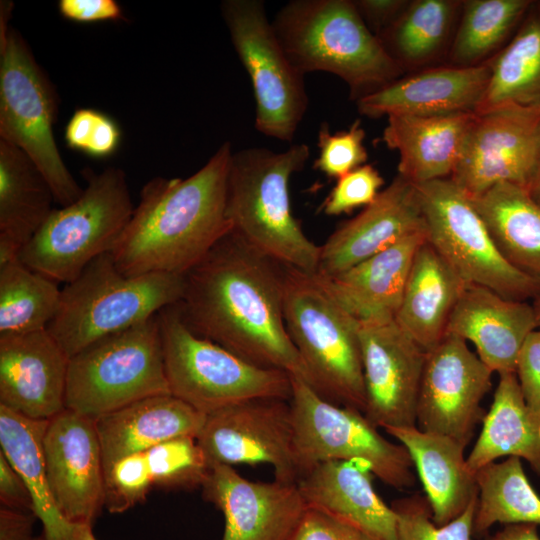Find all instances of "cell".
Listing matches in <instances>:
<instances>
[{
	"label": "cell",
	"mask_w": 540,
	"mask_h": 540,
	"mask_svg": "<svg viewBox=\"0 0 540 540\" xmlns=\"http://www.w3.org/2000/svg\"><path fill=\"white\" fill-rule=\"evenodd\" d=\"M184 278L177 307L193 333L307 382L284 320L285 265L230 231Z\"/></svg>",
	"instance_id": "6da1fadb"
},
{
	"label": "cell",
	"mask_w": 540,
	"mask_h": 540,
	"mask_svg": "<svg viewBox=\"0 0 540 540\" xmlns=\"http://www.w3.org/2000/svg\"><path fill=\"white\" fill-rule=\"evenodd\" d=\"M232 153L225 141L191 176L156 177L144 185L111 251L121 273L185 275L231 231L226 190Z\"/></svg>",
	"instance_id": "7a4b0ae2"
},
{
	"label": "cell",
	"mask_w": 540,
	"mask_h": 540,
	"mask_svg": "<svg viewBox=\"0 0 540 540\" xmlns=\"http://www.w3.org/2000/svg\"><path fill=\"white\" fill-rule=\"evenodd\" d=\"M271 23L300 73L339 77L355 101L405 74L363 22L353 0H292Z\"/></svg>",
	"instance_id": "3957f363"
},
{
	"label": "cell",
	"mask_w": 540,
	"mask_h": 540,
	"mask_svg": "<svg viewBox=\"0 0 540 540\" xmlns=\"http://www.w3.org/2000/svg\"><path fill=\"white\" fill-rule=\"evenodd\" d=\"M310 156L306 144H293L283 152L249 147L230 158L226 215L234 233L273 260L316 273L320 246L304 233L293 216L289 182Z\"/></svg>",
	"instance_id": "277c9868"
},
{
	"label": "cell",
	"mask_w": 540,
	"mask_h": 540,
	"mask_svg": "<svg viewBox=\"0 0 540 540\" xmlns=\"http://www.w3.org/2000/svg\"><path fill=\"white\" fill-rule=\"evenodd\" d=\"M284 320L307 383L326 400L364 413L360 322L316 273L285 265Z\"/></svg>",
	"instance_id": "5b68a950"
},
{
	"label": "cell",
	"mask_w": 540,
	"mask_h": 540,
	"mask_svg": "<svg viewBox=\"0 0 540 540\" xmlns=\"http://www.w3.org/2000/svg\"><path fill=\"white\" fill-rule=\"evenodd\" d=\"M184 286V275H124L107 252L64 285L58 312L46 329L70 358L178 303Z\"/></svg>",
	"instance_id": "8992f818"
},
{
	"label": "cell",
	"mask_w": 540,
	"mask_h": 540,
	"mask_svg": "<svg viewBox=\"0 0 540 540\" xmlns=\"http://www.w3.org/2000/svg\"><path fill=\"white\" fill-rule=\"evenodd\" d=\"M86 187L73 203L55 209L18 258L57 283H69L98 256L111 252L133 206L125 172L110 167L82 172Z\"/></svg>",
	"instance_id": "52a82bcc"
},
{
	"label": "cell",
	"mask_w": 540,
	"mask_h": 540,
	"mask_svg": "<svg viewBox=\"0 0 540 540\" xmlns=\"http://www.w3.org/2000/svg\"><path fill=\"white\" fill-rule=\"evenodd\" d=\"M170 394L203 414L253 398L290 400L291 375L254 365L193 333L177 303L158 313Z\"/></svg>",
	"instance_id": "ba28073f"
},
{
	"label": "cell",
	"mask_w": 540,
	"mask_h": 540,
	"mask_svg": "<svg viewBox=\"0 0 540 540\" xmlns=\"http://www.w3.org/2000/svg\"><path fill=\"white\" fill-rule=\"evenodd\" d=\"M162 394L170 391L158 314L93 342L69 359L66 408L93 419Z\"/></svg>",
	"instance_id": "9c48e42d"
},
{
	"label": "cell",
	"mask_w": 540,
	"mask_h": 540,
	"mask_svg": "<svg viewBox=\"0 0 540 540\" xmlns=\"http://www.w3.org/2000/svg\"><path fill=\"white\" fill-rule=\"evenodd\" d=\"M291 383L293 448L299 478L321 462L358 460L393 488L414 485V464L402 444L383 437L360 410L326 400L301 378L291 376Z\"/></svg>",
	"instance_id": "30bf717a"
},
{
	"label": "cell",
	"mask_w": 540,
	"mask_h": 540,
	"mask_svg": "<svg viewBox=\"0 0 540 540\" xmlns=\"http://www.w3.org/2000/svg\"><path fill=\"white\" fill-rule=\"evenodd\" d=\"M58 98L23 37L10 28L0 41V139L37 166L61 207L83 188L67 168L54 137Z\"/></svg>",
	"instance_id": "8fae6325"
},
{
	"label": "cell",
	"mask_w": 540,
	"mask_h": 540,
	"mask_svg": "<svg viewBox=\"0 0 540 540\" xmlns=\"http://www.w3.org/2000/svg\"><path fill=\"white\" fill-rule=\"evenodd\" d=\"M416 187L427 241L467 284L516 301L540 296V282L504 259L471 197L450 178Z\"/></svg>",
	"instance_id": "7c38bea8"
},
{
	"label": "cell",
	"mask_w": 540,
	"mask_h": 540,
	"mask_svg": "<svg viewBox=\"0 0 540 540\" xmlns=\"http://www.w3.org/2000/svg\"><path fill=\"white\" fill-rule=\"evenodd\" d=\"M221 14L255 99V128L291 142L309 104L304 75L289 60L261 0H224Z\"/></svg>",
	"instance_id": "4fadbf2b"
},
{
	"label": "cell",
	"mask_w": 540,
	"mask_h": 540,
	"mask_svg": "<svg viewBox=\"0 0 540 540\" xmlns=\"http://www.w3.org/2000/svg\"><path fill=\"white\" fill-rule=\"evenodd\" d=\"M290 400L274 397L236 402L205 415L196 440L213 464H269L275 480L297 483Z\"/></svg>",
	"instance_id": "5bb4252c"
},
{
	"label": "cell",
	"mask_w": 540,
	"mask_h": 540,
	"mask_svg": "<svg viewBox=\"0 0 540 540\" xmlns=\"http://www.w3.org/2000/svg\"><path fill=\"white\" fill-rule=\"evenodd\" d=\"M492 373L464 339L447 333L426 352L417 401L418 428L466 447L485 416L480 403L491 388Z\"/></svg>",
	"instance_id": "9a60e30c"
},
{
	"label": "cell",
	"mask_w": 540,
	"mask_h": 540,
	"mask_svg": "<svg viewBox=\"0 0 540 540\" xmlns=\"http://www.w3.org/2000/svg\"><path fill=\"white\" fill-rule=\"evenodd\" d=\"M540 106L503 105L475 114L450 179L475 198L499 183L527 188Z\"/></svg>",
	"instance_id": "2e32d148"
},
{
	"label": "cell",
	"mask_w": 540,
	"mask_h": 540,
	"mask_svg": "<svg viewBox=\"0 0 540 540\" xmlns=\"http://www.w3.org/2000/svg\"><path fill=\"white\" fill-rule=\"evenodd\" d=\"M360 325L364 415L378 428L416 426L426 351L394 320Z\"/></svg>",
	"instance_id": "e0dca14e"
},
{
	"label": "cell",
	"mask_w": 540,
	"mask_h": 540,
	"mask_svg": "<svg viewBox=\"0 0 540 540\" xmlns=\"http://www.w3.org/2000/svg\"><path fill=\"white\" fill-rule=\"evenodd\" d=\"M54 500L72 524H93L104 507L105 473L95 419L65 408L43 441Z\"/></svg>",
	"instance_id": "ac0fdd59"
},
{
	"label": "cell",
	"mask_w": 540,
	"mask_h": 540,
	"mask_svg": "<svg viewBox=\"0 0 540 540\" xmlns=\"http://www.w3.org/2000/svg\"><path fill=\"white\" fill-rule=\"evenodd\" d=\"M201 489L223 514L221 540H289L308 508L297 483L250 481L223 464L211 466Z\"/></svg>",
	"instance_id": "d6986e66"
},
{
	"label": "cell",
	"mask_w": 540,
	"mask_h": 540,
	"mask_svg": "<svg viewBox=\"0 0 540 540\" xmlns=\"http://www.w3.org/2000/svg\"><path fill=\"white\" fill-rule=\"evenodd\" d=\"M69 359L47 329L0 334V406L33 420L62 412Z\"/></svg>",
	"instance_id": "ffe728a7"
},
{
	"label": "cell",
	"mask_w": 540,
	"mask_h": 540,
	"mask_svg": "<svg viewBox=\"0 0 540 540\" xmlns=\"http://www.w3.org/2000/svg\"><path fill=\"white\" fill-rule=\"evenodd\" d=\"M418 190L400 175L320 246L317 274L338 275L407 236L424 230Z\"/></svg>",
	"instance_id": "44dd1931"
},
{
	"label": "cell",
	"mask_w": 540,
	"mask_h": 540,
	"mask_svg": "<svg viewBox=\"0 0 540 540\" xmlns=\"http://www.w3.org/2000/svg\"><path fill=\"white\" fill-rule=\"evenodd\" d=\"M490 75L488 62L470 67H428L360 98L356 106L361 115L369 118L476 113Z\"/></svg>",
	"instance_id": "7402d4cb"
},
{
	"label": "cell",
	"mask_w": 540,
	"mask_h": 540,
	"mask_svg": "<svg viewBox=\"0 0 540 540\" xmlns=\"http://www.w3.org/2000/svg\"><path fill=\"white\" fill-rule=\"evenodd\" d=\"M537 328L534 308L526 301L468 285L450 317L447 333L471 341L480 360L500 375L516 373L520 350Z\"/></svg>",
	"instance_id": "603a6c76"
},
{
	"label": "cell",
	"mask_w": 540,
	"mask_h": 540,
	"mask_svg": "<svg viewBox=\"0 0 540 540\" xmlns=\"http://www.w3.org/2000/svg\"><path fill=\"white\" fill-rule=\"evenodd\" d=\"M369 466L358 460L325 461L297 481L309 508L348 522L379 540H398L397 517L377 494Z\"/></svg>",
	"instance_id": "cb8c5ba5"
},
{
	"label": "cell",
	"mask_w": 540,
	"mask_h": 540,
	"mask_svg": "<svg viewBox=\"0 0 540 540\" xmlns=\"http://www.w3.org/2000/svg\"><path fill=\"white\" fill-rule=\"evenodd\" d=\"M475 114L388 116L382 141L399 154L398 175L415 185L450 178Z\"/></svg>",
	"instance_id": "d4e9b609"
},
{
	"label": "cell",
	"mask_w": 540,
	"mask_h": 540,
	"mask_svg": "<svg viewBox=\"0 0 540 540\" xmlns=\"http://www.w3.org/2000/svg\"><path fill=\"white\" fill-rule=\"evenodd\" d=\"M426 240L424 229L338 275L316 274L360 324L393 321L416 252Z\"/></svg>",
	"instance_id": "484cf974"
},
{
	"label": "cell",
	"mask_w": 540,
	"mask_h": 540,
	"mask_svg": "<svg viewBox=\"0 0 540 540\" xmlns=\"http://www.w3.org/2000/svg\"><path fill=\"white\" fill-rule=\"evenodd\" d=\"M205 414L171 394L147 397L95 419L104 473L120 458L164 441L196 437Z\"/></svg>",
	"instance_id": "4316f807"
},
{
	"label": "cell",
	"mask_w": 540,
	"mask_h": 540,
	"mask_svg": "<svg viewBox=\"0 0 540 540\" xmlns=\"http://www.w3.org/2000/svg\"><path fill=\"white\" fill-rule=\"evenodd\" d=\"M468 285L426 240L414 257L394 321L428 352L447 334Z\"/></svg>",
	"instance_id": "83f0119b"
},
{
	"label": "cell",
	"mask_w": 540,
	"mask_h": 540,
	"mask_svg": "<svg viewBox=\"0 0 540 540\" xmlns=\"http://www.w3.org/2000/svg\"><path fill=\"white\" fill-rule=\"evenodd\" d=\"M384 430L408 451L436 525L443 526L457 518L478 496L476 474L468 469L465 447L460 443L416 426Z\"/></svg>",
	"instance_id": "f1b7e54d"
},
{
	"label": "cell",
	"mask_w": 540,
	"mask_h": 540,
	"mask_svg": "<svg viewBox=\"0 0 540 540\" xmlns=\"http://www.w3.org/2000/svg\"><path fill=\"white\" fill-rule=\"evenodd\" d=\"M55 202L50 185L19 148L0 139V263L17 258Z\"/></svg>",
	"instance_id": "f546056e"
},
{
	"label": "cell",
	"mask_w": 540,
	"mask_h": 540,
	"mask_svg": "<svg viewBox=\"0 0 540 540\" xmlns=\"http://www.w3.org/2000/svg\"><path fill=\"white\" fill-rule=\"evenodd\" d=\"M499 377L481 433L466 458L467 467L476 474L500 457H518L540 475V423L526 405L516 373Z\"/></svg>",
	"instance_id": "4dcf8cb0"
},
{
	"label": "cell",
	"mask_w": 540,
	"mask_h": 540,
	"mask_svg": "<svg viewBox=\"0 0 540 540\" xmlns=\"http://www.w3.org/2000/svg\"><path fill=\"white\" fill-rule=\"evenodd\" d=\"M500 254L540 282V205L528 191L499 183L471 198Z\"/></svg>",
	"instance_id": "1f68e13d"
},
{
	"label": "cell",
	"mask_w": 540,
	"mask_h": 540,
	"mask_svg": "<svg viewBox=\"0 0 540 540\" xmlns=\"http://www.w3.org/2000/svg\"><path fill=\"white\" fill-rule=\"evenodd\" d=\"M48 421L29 419L0 406V452L25 482L46 540H72L75 524L59 510L48 480L43 447Z\"/></svg>",
	"instance_id": "d6a6232c"
},
{
	"label": "cell",
	"mask_w": 540,
	"mask_h": 540,
	"mask_svg": "<svg viewBox=\"0 0 540 540\" xmlns=\"http://www.w3.org/2000/svg\"><path fill=\"white\" fill-rule=\"evenodd\" d=\"M462 5L460 0H412L377 37L404 73L426 69L445 51L448 55Z\"/></svg>",
	"instance_id": "836d02e7"
},
{
	"label": "cell",
	"mask_w": 540,
	"mask_h": 540,
	"mask_svg": "<svg viewBox=\"0 0 540 540\" xmlns=\"http://www.w3.org/2000/svg\"><path fill=\"white\" fill-rule=\"evenodd\" d=\"M487 62L491 75L476 113L511 104L540 106V0H531L512 38Z\"/></svg>",
	"instance_id": "e575fe53"
},
{
	"label": "cell",
	"mask_w": 540,
	"mask_h": 540,
	"mask_svg": "<svg viewBox=\"0 0 540 540\" xmlns=\"http://www.w3.org/2000/svg\"><path fill=\"white\" fill-rule=\"evenodd\" d=\"M531 0H464L448 52L449 65L486 63L512 38Z\"/></svg>",
	"instance_id": "d590c367"
},
{
	"label": "cell",
	"mask_w": 540,
	"mask_h": 540,
	"mask_svg": "<svg viewBox=\"0 0 540 540\" xmlns=\"http://www.w3.org/2000/svg\"><path fill=\"white\" fill-rule=\"evenodd\" d=\"M478 498L473 535L495 523L540 525V497L525 475L518 457L490 463L476 473Z\"/></svg>",
	"instance_id": "8d00e7d4"
},
{
	"label": "cell",
	"mask_w": 540,
	"mask_h": 540,
	"mask_svg": "<svg viewBox=\"0 0 540 540\" xmlns=\"http://www.w3.org/2000/svg\"><path fill=\"white\" fill-rule=\"evenodd\" d=\"M58 284L18 257L0 263V334L46 329L60 306Z\"/></svg>",
	"instance_id": "74e56055"
},
{
	"label": "cell",
	"mask_w": 540,
	"mask_h": 540,
	"mask_svg": "<svg viewBox=\"0 0 540 540\" xmlns=\"http://www.w3.org/2000/svg\"><path fill=\"white\" fill-rule=\"evenodd\" d=\"M154 486L163 490L201 488L211 464L196 437H176L146 451Z\"/></svg>",
	"instance_id": "f35d334b"
},
{
	"label": "cell",
	"mask_w": 540,
	"mask_h": 540,
	"mask_svg": "<svg viewBox=\"0 0 540 540\" xmlns=\"http://www.w3.org/2000/svg\"><path fill=\"white\" fill-rule=\"evenodd\" d=\"M477 498L462 514L443 526L434 523L425 495L416 493L393 501L391 507L397 517L398 540H471Z\"/></svg>",
	"instance_id": "ab89813d"
},
{
	"label": "cell",
	"mask_w": 540,
	"mask_h": 540,
	"mask_svg": "<svg viewBox=\"0 0 540 540\" xmlns=\"http://www.w3.org/2000/svg\"><path fill=\"white\" fill-rule=\"evenodd\" d=\"M154 486L146 452L118 459L105 474L104 507L123 513L143 502Z\"/></svg>",
	"instance_id": "60d3db41"
},
{
	"label": "cell",
	"mask_w": 540,
	"mask_h": 540,
	"mask_svg": "<svg viewBox=\"0 0 540 540\" xmlns=\"http://www.w3.org/2000/svg\"><path fill=\"white\" fill-rule=\"evenodd\" d=\"M366 133L360 119L343 131L331 133L328 123H322L318 132L319 156L313 168L329 178L338 179L364 165L368 152L363 142Z\"/></svg>",
	"instance_id": "b9f144b4"
},
{
	"label": "cell",
	"mask_w": 540,
	"mask_h": 540,
	"mask_svg": "<svg viewBox=\"0 0 540 540\" xmlns=\"http://www.w3.org/2000/svg\"><path fill=\"white\" fill-rule=\"evenodd\" d=\"M384 185V178L371 164H364L337 179L331 192L321 205L328 216L350 213L371 204Z\"/></svg>",
	"instance_id": "7bdbcfd3"
},
{
	"label": "cell",
	"mask_w": 540,
	"mask_h": 540,
	"mask_svg": "<svg viewBox=\"0 0 540 540\" xmlns=\"http://www.w3.org/2000/svg\"><path fill=\"white\" fill-rule=\"evenodd\" d=\"M289 540H379L364 530L315 508H307Z\"/></svg>",
	"instance_id": "ee69618b"
},
{
	"label": "cell",
	"mask_w": 540,
	"mask_h": 540,
	"mask_svg": "<svg viewBox=\"0 0 540 540\" xmlns=\"http://www.w3.org/2000/svg\"><path fill=\"white\" fill-rule=\"evenodd\" d=\"M516 375L526 405L540 423V329L526 338L518 356Z\"/></svg>",
	"instance_id": "f6af8a7d"
},
{
	"label": "cell",
	"mask_w": 540,
	"mask_h": 540,
	"mask_svg": "<svg viewBox=\"0 0 540 540\" xmlns=\"http://www.w3.org/2000/svg\"><path fill=\"white\" fill-rule=\"evenodd\" d=\"M58 9L65 19L78 23L125 19L121 6L115 0H60Z\"/></svg>",
	"instance_id": "bcb514c9"
},
{
	"label": "cell",
	"mask_w": 540,
	"mask_h": 540,
	"mask_svg": "<svg viewBox=\"0 0 540 540\" xmlns=\"http://www.w3.org/2000/svg\"><path fill=\"white\" fill-rule=\"evenodd\" d=\"M410 0H353L368 29L378 36L405 11Z\"/></svg>",
	"instance_id": "7dc6e473"
},
{
	"label": "cell",
	"mask_w": 540,
	"mask_h": 540,
	"mask_svg": "<svg viewBox=\"0 0 540 540\" xmlns=\"http://www.w3.org/2000/svg\"><path fill=\"white\" fill-rule=\"evenodd\" d=\"M0 502L7 508L34 513L33 500L25 482L1 452Z\"/></svg>",
	"instance_id": "c3c4849f"
},
{
	"label": "cell",
	"mask_w": 540,
	"mask_h": 540,
	"mask_svg": "<svg viewBox=\"0 0 540 540\" xmlns=\"http://www.w3.org/2000/svg\"><path fill=\"white\" fill-rule=\"evenodd\" d=\"M121 131L113 118L100 112L85 154L93 158H108L119 147Z\"/></svg>",
	"instance_id": "681fc988"
},
{
	"label": "cell",
	"mask_w": 540,
	"mask_h": 540,
	"mask_svg": "<svg viewBox=\"0 0 540 540\" xmlns=\"http://www.w3.org/2000/svg\"><path fill=\"white\" fill-rule=\"evenodd\" d=\"M100 111L91 108L77 109L65 128V141L69 148L86 153Z\"/></svg>",
	"instance_id": "f907efd6"
},
{
	"label": "cell",
	"mask_w": 540,
	"mask_h": 540,
	"mask_svg": "<svg viewBox=\"0 0 540 540\" xmlns=\"http://www.w3.org/2000/svg\"><path fill=\"white\" fill-rule=\"evenodd\" d=\"M37 517L33 512L0 508V540H31Z\"/></svg>",
	"instance_id": "816d5d0a"
},
{
	"label": "cell",
	"mask_w": 540,
	"mask_h": 540,
	"mask_svg": "<svg viewBox=\"0 0 540 540\" xmlns=\"http://www.w3.org/2000/svg\"><path fill=\"white\" fill-rule=\"evenodd\" d=\"M485 540H540L538 526L535 524H508Z\"/></svg>",
	"instance_id": "f5cc1de1"
},
{
	"label": "cell",
	"mask_w": 540,
	"mask_h": 540,
	"mask_svg": "<svg viewBox=\"0 0 540 540\" xmlns=\"http://www.w3.org/2000/svg\"><path fill=\"white\" fill-rule=\"evenodd\" d=\"M526 190L531 195V197L540 205V125L537 134L532 172Z\"/></svg>",
	"instance_id": "db71d44e"
},
{
	"label": "cell",
	"mask_w": 540,
	"mask_h": 540,
	"mask_svg": "<svg viewBox=\"0 0 540 540\" xmlns=\"http://www.w3.org/2000/svg\"><path fill=\"white\" fill-rule=\"evenodd\" d=\"M72 540H97L92 530V524H75Z\"/></svg>",
	"instance_id": "11a10c76"
},
{
	"label": "cell",
	"mask_w": 540,
	"mask_h": 540,
	"mask_svg": "<svg viewBox=\"0 0 540 540\" xmlns=\"http://www.w3.org/2000/svg\"><path fill=\"white\" fill-rule=\"evenodd\" d=\"M532 306L534 308L538 328L540 329V296L534 299Z\"/></svg>",
	"instance_id": "9f6ffc18"
},
{
	"label": "cell",
	"mask_w": 540,
	"mask_h": 540,
	"mask_svg": "<svg viewBox=\"0 0 540 540\" xmlns=\"http://www.w3.org/2000/svg\"><path fill=\"white\" fill-rule=\"evenodd\" d=\"M31 540H46V538L43 534H41L39 536H34Z\"/></svg>",
	"instance_id": "6f0895ef"
}]
</instances>
